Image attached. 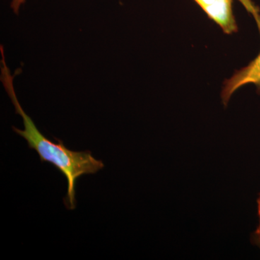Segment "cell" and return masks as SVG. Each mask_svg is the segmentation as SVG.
I'll return each mask as SVG.
<instances>
[{
    "label": "cell",
    "instance_id": "obj_1",
    "mask_svg": "<svg viewBox=\"0 0 260 260\" xmlns=\"http://www.w3.org/2000/svg\"><path fill=\"white\" fill-rule=\"evenodd\" d=\"M1 51V81L5 90L14 105L15 112L23 118L24 129L13 126L15 133L21 136L28 143L29 148L36 150L41 161L48 162L61 173L68 181V192L64 203L68 210L76 208L75 185L77 180L86 174H96L104 167L102 160H97L89 151H73L64 146V143L58 140V143L51 141L39 131L34 121L23 110L15 94L13 80L10 69L5 61L4 49Z\"/></svg>",
    "mask_w": 260,
    "mask_h": 260
},
{
    "label": "cell",
    "instance_id": "obj_4",
    "mask_svg": "<svg viewBox=\"0 0 260 260\" xmlns=\"http://www.w3.org/2000/svg\"><path fill=\"white\" fill-rule=\"evenodd\" d=\"M25 2V0H12L10 7H11L12 9H13L15 14H18L20 7H21V5H23Z\"/></svg>",
    "mask_w": 260,
    "mask_h": 260
},
{
    "label": "cell",
    "instance_id": "obj_5",
    "mask_svg": "<svg viewBox=\"0 0 260 260\" xmlns=\"http://www.w3.org/2000/svg\"><path fill=\"white\" fill-rule=\"evenodd\" d=\"M257 211L258 217H259V225H258L257 229H256L255 236L256 237V240H257V242H260V192L257 199Z\"/></svg>",
    "mask_w": 260,
    "mask_h": 260
},
{
    "label": "cell",
    "instance_id": "obj_3",
    "mask_svg": "<svg viewBox=\"0 0 260 260\" xmlns=\"http://www.w3.org/2000/svg\"><path fill=\"white\" fill-rule=\"evenodd\" d=\"M249 84L255 85L256 91L260 95V52L248 65L236 71L230 78L224 81L221 91L223 105L226 107L233 94Z\"/></svg>",
    "mask_w": 260,
    "mask_h": 260
},
{
    "label": "cell",
    "instance_id": "obj_2",
    "mask_svg": "<svg viewBox=\"0 0 260 260\" xmlns=\"http://www.w3.org/2000/svg\"><path fill=\"white\" fill-rule=\"evenodd\" d=\"M210 20L228 35L237 32L238 25L233 11L234 0H194ZM252 15L260 32V10L251 0H238Z\"/></svg>",
    "mask_w": 260,
    "mask_h": 260
},
{
    "label": "cell",
    "instance_id": "obj_6",
    "mask_svg": "<svg viewBox=\"0 0 260 260\" xmlns=\"http://www.w3.org/2000/svg\"><path fill=\"white\" fill-rule=\"evenodd\" d=\"M258 244H259V247H260V242L258 243Z\"/></svg>",
    "mask_w": 260,
    "mask_h": 260
}]
</instances>
